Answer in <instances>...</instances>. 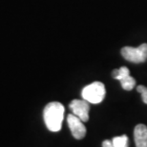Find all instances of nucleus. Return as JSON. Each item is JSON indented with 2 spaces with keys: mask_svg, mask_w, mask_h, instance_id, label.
Returning <instances> with one entry per match:
<instances>
[{
  "mask_svg": "<svg viewBox=\"0 0 147 147\" xmlns=\"http://www.w3.org/2000/svg\"><path fill=\"white\" fill-rule=\"evenodd\" d=\"M137 92L142 94L143 102L147 105V87L144 86H139L137 87Z\"/></svg>",
  "mask_w": 147,
  "mask_h": 147,
  "instance_id": "obj_9",
  "label": "nucleus"
},
{
  "mask_svg": "<svg viewBox=\"0 0 147 147\" xmlns=\"http://www.w3.org/2000/svg\"><path fill=\"white\" fill-rule=\"evenodd\" d=\"M102 147H113V144H112V140H106L102 142Z\"/></svg>",
  "mask_w": 147,
  "mask_h": 147,
  "instance_id": "obj_10",
  "label": "nucleus"
},
{
  "mask_svg": "<svg viewBox=\"0 0 147 147\" xmlns=\"http://www.w3.org/2000/svg\"><path fill=\"white\" fill-rule=\"evenodd\" d=\"M134 139L136 147H147V126L137 124L134 130Z\"/></svg>",
  "mask_w": 147,
  "mask_h": 147,
  "instance_id": "obj_7",
  "label": "nucleus"
},
{
  "mask_svg": "<svg viewBox=\"0 0 147 147\" xmlns=\"http://www.w3.org/2000/svg\"><path fill=\"white\" fill-rule=\"evenodd\" d=\"M113 77L120 82L121 87L124 90L130 91L136 86V80L130 76V71L126 67H121L120 69H115L113 71Z\"/></svg>",
  "mask_w": 147,
  "mask_h": 147,
  "instance_id": "obj_4",
  "label": "nucleus"
},
{
  "mask_svg": "<svg viewBox=\"0 0 147 147\" xmlns=\"http://www.w3.org/2000/svg\"><path fill=\"white\" fill-rule=\"evenodd\" d=\"M67 123L68 126L70 128L71 133L75 139L81 140L83 139L86 135V127L84 125V121H82L79 117H77L76 115L73 113L69 114L67 117Z\"/></svg>",
  "mask_w": 147,
  "mask_h": 147,
  "instance_id": "obj_5",
  "label": "nucleus"
},
{
  "mask_svg": "<svg viewBox=\"0 0 147 147\" xmlns=\"http://www.w3.org/2000/svg\"><path fill=\"white\" fill-rule=\"evenodd\" d=\"M112 144H113V147H128L129 146L128 137L126 135L115 137L112 140Z\"/></svg>",
  "mask_w": 147,
  "mask_h": 147,
  "instance_id": "obj_8",
  "label": "nucleus"
},
{
  "mask_svg": "<svg viewBox=\"0 0 147 147\" xmlns=\"http://www.w3.org/2000/svg\"><path fill=\"white\" fill-rule=\"evenodd\" d=\"M65 108L58 102H52L48 104L43 111V119L47 128L52 132H58L61 129L62 121L64 119Z\"/></svg>",
  "mask_w": 147,
  "mask_h": 147,
  "instance_id": "obj_1",
  "label": "nucleus"
},
{
  "mask_svg": "<svg viewBox=\"0 0 147 147\" xmlns=\"http://www.w3.org/2000/svg\"><path fill=\"white\" fill-rule=\"evenodd\" d=\"M106 94L105 86L101 82H94L82 89L81 96L89 104H99L103 101Z\"/></svg>",
  "mask_w": 147,
  "mask_h": 147,
  "instance_id": "obj_2",
  "label": "nucleus"
},
{
  "mask_svg": "<svg viewBox=\"0 0 147 147\" xmlns=\"http://www.w3.org/2000/svg\"><path fill=\"white\" fill-rule=\"evenodd\" d=\"M121 54L127 61L132 63H143L147 60V44H142L137 48L124 47L121 49Z\"/></svg>",
  "mask_w": 147,
  "mask_h": 147,
  "instance_id": "obj_3",
  "label": "nucleus"
},
{
  "mask_svg": "<svg viewBox=\"0 0 147 147\" xmlns=\"http://www.w3.org/2000/svg\"><path fill=\"white\" fill-rule=\"evenodd\" d=\"M69 107L73 112V114L79 117L84 123L89 121L90 105L86 100H73Z\"/></svg>",
  "mask_w": 147,
  "mask_h": 147,
  "instance_id": "obj_6",
  "label": "nucleus"
}]
</instances>
